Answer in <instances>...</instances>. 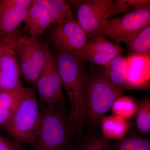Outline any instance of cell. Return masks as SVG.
Segmentation results:
<instances>
[{
  "label": "cell",
  "instance_id": "44dd1931",
  "mask_svg": "<svg viewBox=\"0 0 150 150\" xmlns=\"http://www.w3.org/2000/svg\"><path fill=\"white\" fill-rule=\"evenodd\" d=\"M150 8L149 0H114L110 18L134 11Z\"/></svg>",
  "mask_w": 150,
  "mask_h": 150
},
{
  "label": "cell",
  "instance_id": "f546056e",
  "mask_svg": "<svg viewBox=\"0 0 150 150\" xmlns=\"http://www.w3.org/2000/svg\"><path fill=\"white\" fill-rule=\"evenodd\" d=\"M0 50H1V47H0Z\"/></svg>",
  "mask_w": 150,
  "mask_h": 150
},
{
  "label": "cell",
  "instance_id": "cb8c5ba5",
  "mask_svg": "<svg viewBox=\"0 0 150 150\" xmlns=\"http://www.w3.org/2000/svg\"><path fill=\"white\" fill-rule=\"evenodd\" d=\"M110 142L102 136L88 137L78 144L75 150H110Z\"/></svg>",
  "mask_w": 150,
  "mask_h": 150
},
{
  "label": "cell",
  "instance_id": "f1b7e54d",
  "mask_svg": "<svg viewBox=\"0 0 150 150\" xmlns=\"http://www.w3.org/2000/svg\"><path fill=\"white\" fill-rule=\"evenodd\" d=\"M1 91V78H0V92Z\"/></svg>",
  "mask_w": 150,
  "mask_h": 150
},
{
  "label": "cell",
  "instance_id": "8fae6325",
  "mask_svg": "<svg viewBox=\"0 0 150 150\" xmlns=\"http://www.w3.org/2000/svg\"><path fill=\"white\" fill-rule=\"evenodd\" d=\"M150 78V56L131 55L126 57L127 89L148 88Z\"/></svg>",
  "mask_w": 150,
  "mask_h": 150
},
{
  "label": "cell",
  "instance_id": "2e32d148",
  "mask_svg": "<svg viewBox=\"0 0 150 150\" xmlns=\"http://www.w3.org/2000/svg\"><path fill=\"white\" fill-rule=\"evenodd\" d=\"M126 57L123 54L119 55L103 67L109 82L123 92L128 89L126 85Z\"/></svg>",
  "mask_w": 150,
  "mask_h": 150
},
{
  "label": "cell",
  "instance_id": "ffe728a7",
  "mask_svg": "<svg viewBox=\"0 0 150 150\" xmlns=\"http://www.w3.org/2000/svg\"><path fill=\"white\" fill-rule=\"evenodd\" d=\"M135 100L137 105L136 126L142 134L146 135L150 131V100L145 98L142 100Z\"/></svg>",
  "mask_w": 150,
  "mask_h": 150
},
{
  "label": "cell",
  "instance_id": "d6986e66",
  "mask_svg": "<svg viewBox=\"0 0 150 150\" xmlns=\"http://www.w3.org/2000/svg\"><path fill=\"white\" fill-rule=\"evenodd\" d=\"M110 150H150V141L130 130L122 139L110 141Z\"/></svg>",
  "mask_w": 150,
  "mask_h": 150
},
{
  "label": "cell",
  "instance_id": "ac0fdd59",
  "mask_svg": "<svg viewBox=\"0 0 150 150\" xmlns=\"http://www.w3.org/2000/svg\"><path fill=\"white\" fill-rule=\"evenodd\" d=\"M26 88L17 91L0 92V125L6 124L15 110Z\"/></svg>",
  "mask_w": 150,
  "mask_h": 150
},
{
  "label": "cell",
  "instance_id": "9a60e30c",
  "mask_svg": "<svg viewBox=\"0 0 150 150\" xmlns=\"http://www.w3.org/2000/svg\"><path fill=\"white\" fill-rule=\"evenodd\" d=\"M103 137L106 139L118 141L128 133L131 123L127 119L115 115L104 116L100 122Z\"/></svg>",
  "mask_w": 150,
  "mask_h": 150
},
{
  "label": "cell",
  "instance_id": "7c38bea8",
  "mask_svg": "<svg viewBox=\"0 0 150 150\" xmlns=\"http://www.w3.org/2000/svg\"><path fill=\"white\" fill-rule=\"evenodd\" d=\"M24 22L30 36L36 37L42 34L56 22L46 11L33 2L28 11Z\"/></svg>",
  "mask_w": 150,
  "mask_h": 150
},
{
  "label": "cell",
  "instance_id": "83f0119b",
  "mask_svg": "<svg viewBox=\"0 0 150 150\" xmlns=\"http://www.w3.org/2000/svg\"><path fill=\"white\" fill-rule=\"evenodd\" d=\"M0 150H21L20 144L11 141L0 135Z\"/></svg>",
  "mask_w": 150,
  "mask_h": 150
},
{
  "label": "cell",
  "instance_id": "484cf974",
  "mask_svg": "<svg viewBox=\"0 0 150 150\" xmlns=\"http://www.w3.org/2000/svg\"><path fill=\"white\" fill-rule=\"evenodd\" d=\"M49 3L54 6L61 14L64 17L67 21H75L74 17L68 2L63 0H48Z\"/></svg>",
  "mask_w": 150,
  "mask_h": 150
},
{
  "label": "cell",
  "instance_id": "603a6c76",
  "mask_svg": "<svg viewBox=\"0 0 150 150\" xmlns=\"http://www.w3.org/2000/svg\"><path fill=\"white\" fill-rule=\"evenodd\" d=\"M15 50L20 60V71L24 79L29 73L30 68V59L25 36H18Z\"/></svg>",
  "mask_w": 150,
  "mask_h": 150
},
{
  "label": "cell",
  "instance_id": "6da1fadb",
  "mask_svg": "<svg viewBox=\"0 0 150 150\" xmlns=\"http://www.w3.org/2000/svg\"><path fill=\"white\" fill-rule=\"evenodd\" d=\"M55 58L62 86L70 101V123L74 134L80 138L85 123L84 94L88 71L84 62L78 56L58 52Z\"/></svg>",
  "mask_w": 150,
  "mask_h": 150
},
{
  "label": "cell",
  "instance_id": "8992f818",
  "mask_svg": "<svg viewBox=\"0 0 150 150\" xmlns=\"http://www.w3.org/2000/svg\"><path fill=\"white\" fill-rule=\"evenodd\" d=\"M77 8L78 23L88 40L99 34L101 28L110 18L114 0L70 1Z\"/></svg>",
  "mask_w": 150,
  "mask_h": 150
},
{
  "label": "cell",
  "instance_id": "52a82bcc",
  "mask_svg": "<svg viewBox=\"0 0 150 150\" xmlns=\"http://www.w3.org/2000/svg\"><path fill=\"white\" fill-rule=\"evenodd\" d=\"M150 25V8L134 11L107 21L99 34L120 45Z\"/></svg>",
  "mask_w": 150,
  "mask_h": 150
},
{
  "label": "cell",
  "instance_id": "277c9868",
  "mask_svg": "<svg viewBox=\"0 0 150 150\" xmlns=\"http://www.w3.org/2000/svg\"><path fill=\"white\" fill-rule=\"evenodd\" d=\"M40 118L35 90L33 88H26L18 105L5 124V129L20 144L34 147Z\"/></svg>",
  "mask_w": 150,
  "mask_h": 150
},
{
  "label": "cell",
  "instance_id": "ba28073f",
  "mask_svg": "<svg viewBox=\"0 0 150 150\" xmlns=\"http://www.w3.org/2000/svg\"><path fill=\"white\" fill-rule=\"evenodd\" d=\"M18 31L0 41V78L2 91H17L25 87L20 78L19 64L16 52Z\"/></svg>",
  "mask_w": 150,
  "mask_h": 150
},
{
  "label": "cell",
  "instance_id": "7402d4cb",
  "mask_svg": "<svg viewBox=\"0 0 150 150\" xmlns=\"http://www.w3.org/2000/svg\"><path fill=\"white\" fill-rule=\"evenodd\" d=\"M113 115L128 119L135 115L137 105L135 99L127 96H121L117 98L111 108Z\"/></svg>",
  "mask_w": 150,
  "mask_h": 150
},
{
  "label": "cell",
  "instance_id": "7a4b0ae2",
  "mask_svg": "<svg viewBox=\"0 0 150 150\" xmlns=\"http://www.w3.org/2000/svg\"><path fill=\"white\" fill-rule=\"evenodd\" d=\"M88 72L84 94L85 119L95 127L123 91L116 88L108 79L103 67L94 65Z\"/></svg>",
  "mask_w": 150,
  "mask_h": 150
},
{
  "label": "cell",
  "instance_id": "3957f363",
  "mask_svg": "<svg viewBox=\"0 0 150 150\" xmlns=\"http://www.w3.org/2000/svg\"><path fill=\"white\" fill-rule=\"evenodd\" d=\"M34 150H71L74 134L69 119L60 105L42 106Z\"/></svg>",
  "mask_w": 150,
  "mask_h": 150
},
{
  "label": "cell",
  "instance_id": "4316f807",
  "mask_svg": "<svg viewBox=\"0 0 150 150\" xmlns=\"http://www.w3.org/2000/svg\"><path fill=\"white\" fill-rule=\"evenodd\" d=\"M33 4L32 0H2L0 5L11 8L28 9Z\"/></svg>",
  "mask_w": 150,
  "mask_h": 150
},
{
  "label": "cell",
  "instance_id": "9c48e42d",
  "mask_svg": "<svg viewBox=\"0 0 150 150\" xmlns=\"http://www.w3.org/2000/svg\"><path fill=\"white\" fill-rule=\"evenodd\" d=\"M55 25L51 32V39L58 52L81 58L88 38L77 21H69Z\"/></svg>",
  "mask_w": 150,
  "mask_h": 150
},
{
  "label": "cell",
  "instance_id": "30bf717a",
  "mask_svg": "<svg viewBox=\"0 0 150 150\" xmlns=\"http://www.w3.org/2000/svg\"><path fill=\"white\" fill-rule=\"evenodd\" d=\"M125 52L120 45L112 43L99 34L87 40L81 59L84 63L90 62L103 67L116 56Z\"/></svg>",
  "mask_w": 150,
  "mask_h": 150
},
{
  "label": "cell",
  "instance_id": "e0dca14e",
  "mask_svg": "<svg viewBox=\"0 0 150 150\" xmlns=\"http://www.w3.org/2000/svg\"><path fill=\"white\" fill-rule=\"evenodd\" d=\"M128 56H150V25L125 41Z\"/></svg>",
  "mask_w": 150,
  "mask_h": 150
},
{
  "label": "cell",
  "instance_id": "4fadbf2b",
  "mask_svg": "<svg viewBox=\"0 0 150 150\" xmlns=\"http://www.w3.org/2000/svg\"><path fill=\"white\" fill-rule=\"evenodd\" d=\"M25 37L30 59V68L24 79L28 83L35 84L44 67L46 56L42 44L35 37Z\"/></svg>",
  "mask_w": 150,
  "mask_h": 150
},
{
  "label": "cell",
  "instance_id": "5b68a950",
  "mask_svg": "<svg viewBox=\"0 0 150 150\" xmlns=\"http://www.w3.org/2000/svg\"><path fill=\"white\" fill-rule=\"evenodd\" d=\"M42 45L46 60L43 69L35 83L36 91L42 106H61L64 101L65 96L56 58L47 44Z\"/></svg>",
  "mask_w": 150,
  "mask_h": 150
},
{
  "label": "cell",
  "instance_id": "5bb4252c",
  "mask_svg": "<svg viewBox=\"0 0 150 150\" xmlns=\"http://www.w3.org/2000/svg\"><path fill=\"white\" fill-rule=\"evenodd\" d=\"M28 9L11 8L0 5V41L17 31L24 22Z\"/></svg>",
  "mask_w": 150,
  "mask_h": 150
},
{
  "label": "cell",
  "instance_id": "d4e9b609",
  "mask_svg": "<svg viewBox=\"0 0 150 150\" xmlns=\"http://www.w3.org/2000/svg\"><path fill=\"white\" fill-rule=\"evenodd\" d=\"M33 2L44 9L48 14L56 22V23L67 21L59 11L49 3L48 0H34Z\"/></svg>",
  "mask_w": 150,
  "mask_h": 150
}]
</instances>
